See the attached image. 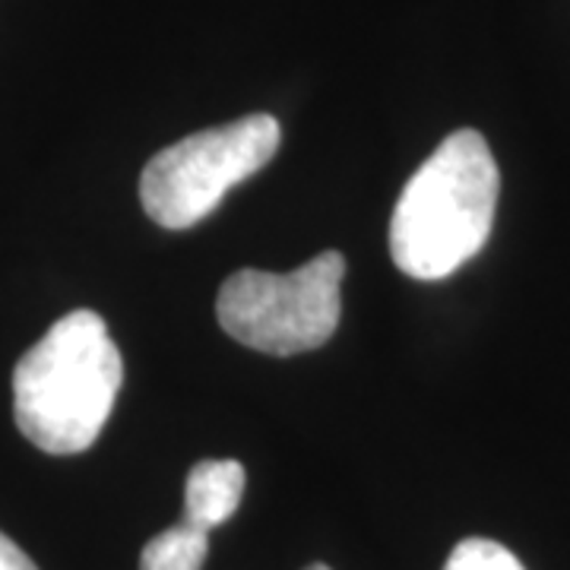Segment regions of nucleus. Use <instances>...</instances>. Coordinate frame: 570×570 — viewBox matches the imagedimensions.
Listing matches in <instances>:
<instances>
[{"instance_id": "obj_4", "label": "nucleus", "mask_w": 570, "mask_h": 570, "mask_svg": "<svg viewBox=\"0 0 570 570\" xmlns=\"http://www.w3.org/2000/svg\"><path fill=\"white\" fill-rule=\"evenodd\" d=\"M279 140L283 130L273 115H247L165 146L142 168L146 216L175 232L197 225L235 184L257 175L276 156Z\"/></svg>"}, {"instance_id": "obj_3", "label": "nucleus", "mask_w": 570, "mask_h": 570, "mask_svg": "<svg viewBox=\"0 0 570 570\" xmlns=\"http://www.w3.org/2000/svg\"><path fill=\"white\" fill-rule=\"evenodd\" d=\"M346 257L324 250L292 273L238 269L219 288L216 314L242 346L266 355H302L336 333Z\"/></svg>"}, {"instance_id": "obj_9", "label": "nucleus", "mask_w": 570, "mask_h": 570, "mask_svg": "<svg viewBox=\"0 0 570 570\" xmlns=\"http://www.w3.org/2000/svg\"><path fill=\"white\" fill-rule=\"evenodd\" d=\"M305 570H330V568H326V564H311V568H305Z\"/></svg>"}, {"instance_id": "obj_1", "label": "nucleus", "mask_w": 570, "mask_h": 570, "mask_svg": "<svg viewBox=\"0 0 570 570\" xmlns=\"http://www.w3.org/2000/svg\"><path fill=\"white\" fill-rule=\"evenodd\" d=\"M501 171L479 130H456L412 175L390 216V257L434 283L469 264L494 228Z\"/></svg>"}, {"instance_id": "obj_5", "label": "nucleus", "mask_w": 570, "mask_h": 570, "mask_svg": "<svg viewBox=\"0 0 570 570\" xmlns=\"http://www.w3.org/2000/svg\"><path fill=\"white\" fill-rule=\"evenodd\" d=\"M245 466L238 460H204L187 472L184 520L194 530L213 532L238 510L245 494Z\"/></svg>"}, {"instance_id": "obj_2", "label": "nucleus", "mask_w": 570, "mask_h": 570, "mask_svg": "<svg viewBox=\"0 0 570 570\" xmlns=\"http://www.w3.org/2000/svg\"><path fill=\"white\" fill-rule=\"evenodd\" d=\"M121 381V352L102 317L70 311L13 371L17 425L45 453H82L99 441Z\"/></svg>"}, {"instance_id": "obj_7", "label": "nucleus", "mask_w": 570, "mask_h": 570, "mask_svg": "<svg viewBox=\"0 0 570 570\" xmlns=\"http://www.w3.org/2000/svg\"><path fill=\"white\" fill-rule=\"evenodd\" d=\"M444 570H527L520 558L491 539H463L450 551Z\"/></svg>"}, {"instance_id": "obj_6", "label": "nucleus", "mask_w": 570, "mask_h": 570, "mask_svg": "<svg viewBox=\"0 0 570 570\" xmlns=\"http://www.w3.org/2000/svg\"><path fill=\"white\" fill-rule=\"evenodd\" d=\"M209 551V532L178 523L146 542L140 570H200Z\"/></svg>"}, {"instance_id": "obj_8", "label": "nucleus", "mask_w": 570, "mask_h": 570, "mask_svg": "<svg viewBox=\"0 0 570 570\" xmlns=\"http://www.w3.org/2000/svg\"><path fill=\"white\" fill-rule=\"evenodd\" d=\"M0 570H39L32 564V558L10 539L0 532Z\"/></svg>"}]
</instances>
